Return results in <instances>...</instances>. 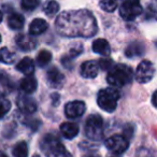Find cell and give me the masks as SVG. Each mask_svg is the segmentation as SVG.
I'll return each mask as SVG.
<instances>
[{
    "mask_svg": "<svg viewBox=\"0 0 157 157\" xmlns=\"http://www.w3.org/2000/svg\"><path fill=\"white\" fill-rule=\"evenodd\" d=\"M55 27L59 35L67 38H88L97 33L96 20L87 10L66 11L59 14Z\"/></svg>",
    "mask_w": 157,
    "mask_h": 157,
    "instance_id": "1",
    "label": "cell"
},
{
    "mask_svg": "<svg viewBox=\"0 0 157 157\" xmlns=\"http://www.w3.org/2000/svg\"><path fill=\"white\" fill-rule=\"evenodd\" d=\"M108 83L115 87H122L132 81V70L123 63L112 66L107 75Z\"/></svg>",
    "mask_w": 157,
    "mask_h": 157,
    "instance_id": "2",
    "label": "cell"
},
{
    "mask_svg": "<svg viewBox=\"0 0 157 157\" xmlns=\"http://www.w3.org/2000/svg\"><path fill=\"white\" fill-rule=\"evenodd\" d=\"M121 94L116 88H103L98 93L97 102L102 110L107 112H113L116 109Z\"/></svg>",
    "mask_w": 157,
    "mask_h": 157,
    "instance_id": "3",
    "label": "cell"
},
{
    "mask_svg": "<svg viewBox=\"0 0 157 157\" xmlns=\"http://www.w3.org/2000/svg\"><path fill=\"white\" fill-rule=\"evenodd\" d=\"M41 150L48 156H65L69 155L65 146L59 142L57 137L53 135H46L41 141Z\"/></svg>",
    "mask_w": 157,
    "mask_h": 157,
    "instance_id": "4",
    "label": "cell"
},
{
    "mask_svg": "<svg viewBox=\"0 0 157 157\" xmlns=\"http://www.w3.org/2000/svg\"><path fill=\"white\" fill-rule=\"evenodd\" d=\"M85 135L92 140H100L103 136V121L98 114H93L85 124Z\"/></svg>",
    "mask_w": 157,
    "mask_h": 157,
    "instance_id": "5",
    "label": "cell"
},
{
    "mask_svg": "<svg viewBox=\"0 0 157 157\" xmlns=\"http://www.w3.org/2000/svg\"><path fill=\"white\" fill-rule=\"evenodd\" d=\"M142 13L140 0H124L120 8V15L126 21H132Z\"/></svg>",
    "mask_w": 157,
    "mask_h": 157,
    "instance_id": "6",
    "label": "cell"
},
{
    "mask_svg": "<svg viewBox=\"0 0 157 157\" xmlns=\"http://www.w3.org/2000/svg\"><path fill=\"white\" fill-rule=\"evenodd\" d=\"M128 140L126 137L121 135H115L108 138L105 141V146L112 153V154L121 155L124 152H126L128 148Z\"/></svg>",
    "mask_w": 157,
    "mask_h": 157,
    "instance_id": "7",
    "label": "cell"
},
{
    "mask_svg": "<svg viewBox=\"0 0 157 157\" xmlns=\"http://www.w3.org/2000/svg\"><path fill=\"white\" fill-rule=\"evenodd\" d=\"M155 74V67L151 61L143 60L139 63L136 71V78L139 83H147Z\"/></svg>",
    "mask_w": 157,
    "mask_h": 157,
    "instance_id": "8",
    "label": "cell"
},
{
    "mask_svg": "<svg viewBox=\"0 0 157 157\" xmlns=\"http://www.w3.org/2000/svg\"><path fill=\"white\" fill-rule=\"evenodd\" d=\"M86 110L85 103L83 101H71L67 103L65 108V113L69 118H78L84 114Z\"/></svg>",
    "mask_w": 157,
    "mask_h": 157,
    "instance_id": "9",
    "label": "cell"
},
{
    "mask_svg": "<svg viewBox=\"0 0 157 157\" xmlns=\"http://www.w3.org/2000/svg\"><path fill=\"white\" fill-rule=\"evenodd\" d=\"M16 103H17L18 109L25 114H33L37 111V103H36V101L31 97L27 96V95L18 96Z\"/></svg>",
    "mask_w": 157,
    "mask_h": 157,
    "instance_id": "10",
    "label": "cell"
},
{
    "mask_svg": "<svg viewBox=\"0 0 157 157\" xmlns=\"http://www.w3.org/2000/svg\"><path fill=\"white\" fill-rule=\"evenodd\" d=\"M46 78H48V84L53 87H60L65 82V75L55 67L51 68L48 71Z\"/></svg>",
    "mask_w": 157,
    "mask_h": 157,
    "instance_id": "11",
    "label": "cell"
},
{
    "mask_svg": "<svg viewBox=\"0 0 157 157\" xmlns=\"http://www.w3.org/2000/svg\"><path fill=\"white\" fill-rule=\"evenodd\" d=\"M16 44L22 51H33L37 46V41L30 36L18 35L16 38Z\"/></svg>",
    "mask_w": 157,
    "mask_h": 157,
    "instance_id": "12",
    "label": "cell"
},
{
    "mask_svg": "<svg viewBox=\"0 0 157 157\" xmlns=\"http://www.w3.org/2000/svg\"><path fill=\"white\" fill-rule=\"evenodd\" d=\"M99 71V66L96 61H85L83 65L81 66V74L82 76L87 78H96Z\"/></svg>",
    "mask_w": 157,
    "mask_h": 157,
    "instance_id": "13",
    "label": "cell"
},
{
    "mask_svg": "<svg viewBox=\"0 0 157 157\" xmlns=\"http://www.w3.org/2000/svg\"><path fill=\"white\" fill-rule=\"evenodd\" d=\"M48 28V24L42 18H36L29 25V33L30 36H39L46 31Z\"/></svg>",
    "mask_w": 157,
    "mask_h": 157,
    "instance_id": "14",
    "label": "cell"
},
{
    "mask_svg": "<svg viewBox=\"0 0 157 157\" xmlns=\"http://www.w3.org/2000/svg\"><path fill=\"white\" fill-rule=\"evenodd\" d=\"M93 51L97 54L103 55V56H109L111 53V48L107 40L105 39H97L93 42Z\"/></svg>",
    "mask_w": 157,
    "mask_h": 157,
    "instance_id": "15",
    "label": "cell"
},
{
    "mask_svg": "<svg viewBox=\"0 0 157 157\" xmlns=\"http://www.w3.org/2000/svg\"><path fill=\"white\" fill-rule=\"evenodd\" d=\"M16 69L18 70L22 73L26 74V75H31L35 71V65H33V61L29 57H25L23 58L20 63L16 65Z\"/></svg>",
    "mask_w": 157,
    "mask_h": 157,
    "instance_id": "16",
    "label": "cell"
},
{
    "mask_svg": "<svg viewBox=\"0 0 157 157\" xmlns=\"http://www.w3.org/2000/svg\"><path fill=\"white\" fill-rule=\"evenodd\" d=\"M60 131L67 139H72L78 133V126L74 123H63L60 125Z\"/></svg>",
    "mask_w": 157,
    "mask_h": 157,
    "instance_id": "17",
    "label": "cell"
},
{
    "mask_svg": "<svg viewBox=\"0 0 157 157\" xmlns=\"http://www.w3.org/2000/svg\"><path fill=\"white\" fill-rule=\"evenodd\" d=\"M20 86H21V90L24 93H26V94H31V93H33L37 90L38 83H37V80H36L33 76L28 75L27 78H23L22 81H21Z\"/></svg>",
    "mask_w": 157,
    "mask_h": 157,
    "instance_id": "18",
    "label": "cell"
},
{
    "mask_svg": "<svg viewBox=\"0 0 157 157\" xmlns=\"http://www.w3.org/2000/svg\"><path fill=\"white\" fill-rule=\"evenodd\" d=\"M125 53H126V56L129 57V58L141 56L144 53V46H143V44L139 43V42H133V43H131L130 45L126 48Z\"/></svg>",
    "mask_w": 157,
    "mask_h": 157,
    "instance_id": "19",
    "label": "cell"
},
{
    "mask_svg": "<svg viewBox=\"0 0 157 157\" xmlns=\"http://www.w3.org/2000/svg\"><path fill=\"white\" fill-rule=\"evenodd\" d=\"M25 20L23 17V15L17 13H14L12 15L9 16L8 18V25L11 29H14V30H18V29H22L23 26H24Z\"/></svg>",
    "mask_w": 157,
    "mask_h": 157,
    "instance_id": "20",
    "label": "cell"
},
{
    "mask_svg": "<svg viewBox=\"0 0 157 157\" xmlns=\"http://www.w3.org/2000/svg\"><path fill=\"white\" fill-rule=\"evenodd\" d=\"M14 60H15V55H14V53H12L11 51L8 50L7 48H2L0 50V63L10 65V63H14Z\"/></svg>",
    "mask_w": 157,
    "mask_h": 157,
    "instance_id": "21",
    "label": "cell"
},
{
    "mask_svg": "<svg viewBox=\"0 0 157 157\" xmlns=\"http://www.w3.org/2000/svg\"><path fill=\"white\" fill-rule=\"evenodd\" d=\"M51 60H52V54L46 50L41 51L37 56V63L39 67H45Z\"/></svg>",
    "mask_w": 157,
    "mask_h": 157,
    "instance_id": "22",
    "label": "cell"
},
{
    "mask_svg": "<svg viewBox=\"0 0 157 157\" xmlns=\"http://www.w3.org/2000/svg\"><path fill=\"white\" fill-rule=\"evenodd\" d=\"M13 155L15 157H26L28 155V146L26 142H20L13 148Z\"/></svg>",
    "mask_w": 157,
    "mask_h": 157,
    "instance_id": "23",
    "label": "cell"
},
{
    "mask_svg": "<svg viewBox=\"0 0 157 157\" xmlns=\"http://www.w3.org/2000/svg\"><path fill=\"white\" fill-rule=\"evenodd\" d=\"M12 85L10 80L5 75H0V95H6L11 92Z\"/></svg>",
    "mask_w": 157,
    "mask_h": 157,
    "instance_id": "24",
    "label": "cell"
},
{
    "mask_svg": "<svg viewBox=\"0 0 157 157\" xmlns=\"http://www.w3.org/2000/svg\"><path fill=\"white\" fill-rule=\"evenodd\" d=\"M43 10L48 15H54L55 13H57L59 11V5L57 2H55V1H53V0H50V1H48L45 3Z\"/></svg>",
    "mask_w": 157,
    "mask_h": 157,
    "instance_id": "25",
    "label": "cell"
},
{
    "mask_svg": "<svg viewBox=\"0 0 157 157\" xmlns=\"http://www.w3.org/2000/svg\"><path fill=\"white\" fill-rule=\"evenodd\" d=\"M117 7L116 0H101L100 8L105 12H113Z\"/></svg>",
    "mask_w": 157,
    "mask_h": 157,
    "instance_id": "26",
    "label": "cell"
},
{
    "mask_svg": "<svg viewBox=\"0 0 157 157\" xmlns=\"http://www.w3.org/2000/svg\"><path fill=\"white\" fill-rule=\"evenodd\" d=\"M11 109V102L7 98L0 97V118L5 117V115Z\"/></svg>",
    "mask_w": 157,
    "mask_h": 157,
    "instance_id": "27",
    "label": "cell"
},
{
    "mask_svg": "<svg viewBox=\"0 0 157 157\" xmlns=\"http://www.w3.org/2000/svg\"><path fill=\"white\" fill-rule=\"evenodd\" d=\"M40 0H22V8L26 11H33L39 6Z\"/></svg>",
    "mask_w": 157,
    "mask_h": 157,
    "instance_id": "28",
    "label": "cell"
},
{
    "mask_svg": "<svg viewBox=\"0 0 157 157\" xmlns=\"http://www.w3.org/2000/svg\"><path fill=\"white\" fill-rule=\"evenodd\" d=\"M98 66L103 70H110L112 68V66H113V61L110 58H102L99 60Z\"/></svg>",
    "mask_w": 157,
    "mask_h": 157,
    "instance_id": "29",
    "label": "cell"
},
{
    "mask_svg": "<svg viewBox=\"0 0 157 157\" xmlns=\"http://www.w3.org/2000/svg\"><path fill=\"white\" fill-rule=\"evenodd\" d=\"M82 51H83L82 45L81 44H78V45H75L74 48H72L71 50H70V55H71V56H78V55L81 54Z\"/></svg>",
    "mask_w": 157,
    "mask_h": 157,
    "instance_id": "30",
    "label": "cell"
},
{
    "mask_svg": "<svg viewBox=\"0 0 157 157\" xmlns=\"http://www.w3.org/2000/svg\"><path fill=\"white\" fill-rule=\"evenodd\" d=\"M152 102L153 105H155V107L157 108V90L154 93V95H153V98H152Z\"/></svg>",
    "mask_w": 157,
    "mask_h": 157,
    "instance_id": "31",
    "label": "cell"
},
{
    "mask_svg": "<svg viewBox=\"0 0 157 157\" xmlns=\"http://www.w3.org/2000/svg\"><path fill=\"white\" fill-rule=\"evenodd\" d=\"M2 12H1V11H0V22H1V21H2Z\"/></svg>",
    "mask_w": 157,
    "mask_h": 157,
    "instance_id": "32",
    "label": "cell"
},
{
    "mask_svg": "<svg viewBox=\"0 0 157 157\" xmlns=\"http://www.w3.org/2000/svg\"><path fill=\"white\" fill-rule=\"evenodd\" d=\"M0 42H1V36H0Z\"/></svg>",
    "mask_w": 157,
    "mask_h": 157,
    "instance_id": "33",
    "label": "cell"
}]
</instances>
